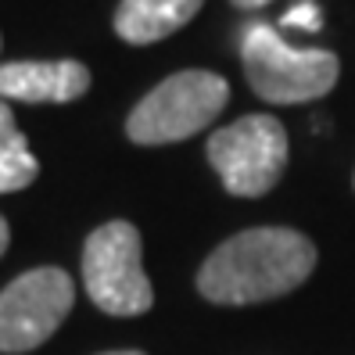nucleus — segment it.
<instances>
[{
    "mask_svg": "<svg viewBox=\"0 0 355 355\" xmlns=\"http://www.w3.org/2000/svg\"><path fill=\"white\" fill-rule=\"evenodd\" d=\"M90 90V69L83 61H11L0 65V101L69 104Z\"/></svg>",
    "mask_w": 355,
    "mask_h": 355,
    "instance_id": "nucleus-7",
    "label": "nucleus"
},
{
    "mask_svg": "<svg viewBox=\"0 0 355 355\" xmlns=\"http://www.w3.org/2000/svg\"><path fill=\"white\" fill-rule=\"evenodd\" d=\"M83 284L90 302L108 316H144L155 305V287L144 273V248L133 223L112 219L87 237Z\"/></svg>",
    "mask_w": 355,
    "mask_h": 355,
    "instance_id": "nucleus-4",
    "label": "nucleus"
},
{
    "mask_svg": "<svg viewBox=\"0 0 355 355\" xmlns=\"http://www.w3.org/2000/svg\"><path fill=\"white\" fill-rule=\"evenodd\" d=\"M8 244H11V230H8V219L0 216V255L8 252Z\"/></svg>",
    "mask_w": 355,
    "mask_h": 355,
    "instance_id": "nucleus-11",
    "label": "nucleus"
},
{
    "mask_svg": "<svg viewBox=\"0 0 355 355\" xmlns=\"http://www.w3.org/2000/svg\"><path fill=\"white\" fill-rule=\"evenodd\" d=\"M76 302L72 277L58 266H40L0 291V352H33L65 323Z\"/></svg>",
    "mask_w": 355,
    "mask_h": 355,
    "instance_id": "nucleus-6",
    "label": "nucleus"
},
{
    "mask_svg": "<svg viewBox=\"0 0 355 355\" xmlns=\"http://www.w3.org/2000/svg\"><path fill=\"white\" fill-rule=\"evenodd\" d=\"M205 0H122L115 11V33L133 47L158 44L183 29Z\"/></svg>",
    "mask_w": 355,
    "mask_h": 355,
    "instance_id": "nucleus-8",
    "label": "nucleus"
},
{
    "mask_svg": "<svg viewBox=\"0 0 355 355\" xmlns=\"http://www.w3.org/2000/svg\"><path fill=\"white\" fill-rule=\"evenodd\" d=\"M244 76L252 90L269 104H305L320 101L338 83V54L291 47L273 26H252L241 44Z\"/></svg>",
    "mask_w": 355,
    "mask_h": 355,
    "instance_id": "nucleus-2",
    "label": "nucleus"
},
{
    "mask_svg": "<svg viewBox=\"0 0 355 355\" xmlns=\"http://www.w3.org/2000/svg\"><path fill=\"white\" fill-rule=\"evenodd\" d=\"M287 133L273 115H244L208 137V162L234 198H262L287 169Z\"/></svg>",
    "mask_w": 355,
    "mask_h": 355,
    "instance_id": "nucleus-5",
    "label": "nucleus"
},
{
    "mask_svg": "<svg viewBox=\"0 0 355 355\" xmlns=\"http://www.w3.org/2000/svg\"><path fill=\"white\" fill-rule=\"evenodd\" d=\"M284 26H298V29H320L323 26V15H320V8L312 4V0H305V4H298V8H291L287 15H284Z\"/></svg>",
    "mask_w": 355,
    "mask_h": 355,
    "instance_id": "nucleus-10",
    "label": "nucleus"
},
{
    "mask_svg": "<svg viewBox=\"0 0 355 355\" xmlns=\"http://www.w3.org/2000/svg\"><path fill=\"white\" fill-rule=\"evenodd\" d=\"M234 4H237V8H266L269 0H234Z\"/></svg>",
    "mask_w": 355,
    "mask_h": 355,
    "instance_id": "nucleus-12",
    "label": "nucleus"
},
{
    "mask_svg": "<svg viewBox=\"0 0 355 355\" xmlns=\"http://www.w3.org/2000/svg\"><path fill=\"white\" fill-rule=\"evenodd\" d=\"M230 101L226 79L205 69L176 72L144 97L126 119V137L140 148L176 144L201 133Z\"/></svg>",
    "mask_w": 355,
    "mask_h": 355,
    "instance_id": "nucleus-3",
    "label": "nucleus"
},
{
    "mask_svg": "<svg viewBox=\"0 0 355 355\" xmlns=\"http://www.w3.org/2000/svg\"><path fill=\"white\" fill-rule=\"evenodd\" d=\"M36 173H40V162L29 148V140L15 126L8 101H0V194L26 191L36 180Z\"/></svg>",
    "mask_w": 355,
    "mask_h": 355,
    "instance_id": "nucleus-9",
    "label": "nucleus"
},
{
    "mask_svg": "<svg viewBox=\"0 0 355 355\" xmlns=\"http://www.w3.org/2000/svg\"><path fill=\"white\" fill-rule=\"evenodd\" d=\"M101 355H144V352H101Z\"/></svg>",
    "mask_w": 355,
    "mask_h": 355,
    "instance_id": "nucleus-13",
    "label": "nucleus"
},
{
    "mask_svg": "<svg viewBox=\"0 0 355 355\" xmlns=\"http://www.w3.org/2000/svg\"><path fill=\"white\" fill-rule=\"evenodd\" d=\"M316 269V244L291 226H255L223 241L198 269V291L216 305L284 298Z\"/></svg>",
    "mask_w": 355,
    "mask_h": 355,
    "instance_id": "nucleus-1",
    "label": "nucleus"
}]
</instances>
